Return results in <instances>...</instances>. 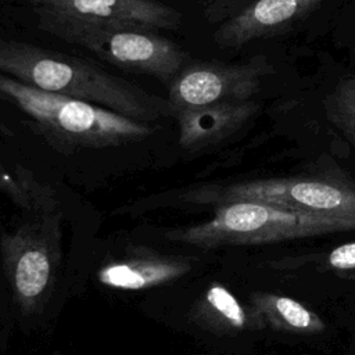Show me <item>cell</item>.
<instances>
[{
	"instance_id": "5",
	"label": "cell",
	"mask_w": 355,
	"mask_h": 355,
	"mask_svg": "<svg viewBox=\"0 0 355 355\" xmlns=\"http://www.w3.org/2000/svg\"><path fill=\"white\" fill-rule=\"evenodd\" d=\"M201 205L258 202L290 211L355 218V183L315 176L254 179L207 186L187 194Z\"/></svg>"
},
{
	"instance_id": "1",
	"label": "cell",
	"mask_w": 355,
	"mask_h": 355,
	"mask_svg": "<svg viewBox=\"0 0 355 355\" xmlns=\"http://www.w3.org/2000/svg\"><path fill=\"white\" fill-rule=\"evenodd\" d=\"M0 72L32 87L83 100L139 122L169 115L168 100L86 60L31 43L0 40Z\"/></svg>"
},
{
	"instance_id": "13",
	"label": "cell",
	"mask_w": 355,
	"mask_h": 355,
	"mask_svg": "<svg viewBox=\"0 0 355 355\" xmlns=\"http://www.w3.org/2000/svg\"><path fill=\"white\" fill-rule=\"evenodd\" d=\"M248 306L262 329L294 334H319L326 330L324 320L302 302L277 293L255 291Z\"/></svg>"
},
{
	"instance_id": "4",
	"label": "cell",
	"mask_w": 355,
	"mask_h": 355,
	"mask_svg": "<svg viewBox=\"0 0 355 355\" xmlns=\"http://www.w3.org/2000/svg\"><path fill=\"white\" fill-rule=\"evenodd\" d=\"M39 28L68 43L87 49L107 62L171 82L186 65L189 55L175 42L154 29L104 25L37 15Z\"/></svg>"
},
{
	"instance_id": "14",
	"label": "cell",
	"mask_w": 355,
	"mask_h": 355,
	"mask_svg": "<svg viewBox=\"0 0 355 355\" xmlns=\"http://www.w3.org/2000/svg\"><path fill=\"white\" fill-rule=\"evenodd\" d=\"M0 187L14 198L21 207L40 212L42 216H58L57 202L51 193L44 191L39 183L32 180L28 175L14 178L0 164Z\"/></svg>"
},
{
	"instance_id": "16",
	"label": "cell",
	"mask_w": 355,
	"mask_h": 355,
	"mask_svg": "<svg viewBox=\"0 0 355 355\" xmlns=\"http://www.w3.org/2000/svg\"><path fill=\"white\" fill-rule=\"evenodd\" d=\"M329 268L340 272L355 270V241H348L334 247L326 257Z\"/></svg>"
},
{
	"instance_id": "7",
	"label": "cell",
	"mask_w": 355,
	"mask_h": 355,
	"mask_svg": "<svg viewBox=\"0 0 355 355\" xmlns=\"http://www.w3.org/2000/svg\"><path fill=\"white\" fill-rule=\"evenodd\" d=\"M259 83L261 69L254 65L197 64L184 67L169 82V115L171 111L180 108L251 100Z\"/></svg>"
},
{
	"instance_id": "12",
	"label": "cell",
	"mask_w": 355,
	"mask_h": 355,
	"mask_svg": "<svg viewBox=\"0 0 355 355\" xmlns=\"http://www.w3.org/2000/svg\"><path fill=\"white\" fill-rule=\"evenodd\" d=\"M191 320L204 330L219 336H232L248 330H261L248 305L219 283L211 284L194 304Z\"/></svg>"
},
{
	"instance_id": "8",
	"label": "cell",
	"mask_w": 355,
	"mask_h": 355,
	"mask_svg": "<svg viewBox=\"0 0 355 355\" xmlns=\"http://www.w3.org/2000/svg\"><path fill=\"white\" fill-rule=\"evenodd\" d=\"M36 15H51L104 25L176 29L182 14L157 0H18Z\"/></svg>"
},
{
	"instance_id": "6",
	"label": "cell",
	"mask_w": 355,
	"mask_h": 355,
	"mask_svg": "<svg viewBox=\"0 0 355 355\" xmlns=\"http://www.w3.org/2000/svg\"><path fill=\"white\" fill-rule=\"evenodd\" d=\"M58 240V216H42L1 239L6 276L24 315L37 313L51 291L60 258Z\"/></svg>"
},
{
	"instance_id": "10",
	"label": "cell",
	"mask_w": 355,
	"mask_h": 355,
	"mask_svg": "<svg viewBox=\"0 0 355 355\" xmlns=\"http://www.w3.org/2000/svg\"><path fill=\"white\" fill-rule=\"evenodd\" d=\"M190 270L191 262L187 258L136 248L129 255L103 265L97 280L105 287L136 291L171 283Z\"/></svg>"
},
{
	"instance_id": "3",
	"label": "cell",
	"mask_w": 355,
	"mask_h": 355,
	"mask_svg": "<svg viewBox=\"0 0 355 355\" xmlns=\"http://www.w3.org/2000/svg\"><path fill=\"white\" fill-rule=\"evenodd\" d=\"M338 232H355V218L297 212L258 202H230L216 207L209 220L169 230L165 237L200 248H216L270 244Z\"/></svg>"
},
{
	"instance_id": "15",
	"label": "cell",
	"mask_w": 355,
	"mask_h": 355,
	"mask_svg": "<svg viewBox=\"0 0 355 355\" xmlns=\"http://www.w3.org/2000/svg\"><path fill=\"white\" fill-rule=\"evenodd\" d=\"M326 114L333 126L355 148V78L341 80L326 100Z\"/></svg>"
},
{
	"instance_id": "11",
	"label": "cell",
	"mask_w": 355,
	"mask_h": 355,
	"mask_svg": "<svg viewBox=\"0 0 355 355\" xmlns=\"http://www.w3.org/2000/svg\"><path fill=\"white\" fill-rule=\"evenodd\" d=\"M322 0H255L215 33L222 47H237L295 22Z\"/></svg>"
},
{
	"instance_id": "17",
	"label": "cell",
	"mask_w": 355,
	"mask_h": 355,
	"mask_svg": "<svg viewBox=\"0 0 355 355\" xmlns=\"http://www.w3.org/2000/svg\"><path fill=\"white\" fill-rule=\"evenodd\" d=\"M0 132L3 133V135H11V130L8 129V126L0 119Z\"/></svg>"
},
{
	"instance_id": "9",
	"label": "cell",
	"mask_w": 355,
	"mask_h": 355,
	"mask_svg": "<svg viewBox=\"0 0 355 355\" xmlns=\"http://www.w3.org/2000/svg\"><path fill=\"white\" fill-rule=\"evenodd\" d=\"M258 111L252 100L223 101L171 111L179 126V144L194 153L212 147L237 132Z\"/></svg>"
},
{
	"instance_id": "2",
	"label": "cell",
	"mask_w": 355,
	"mask_h": 355,
	"mask_svg": "<svg viewBox=\"0 0 355 355\" xmlns=\"http://www.w3.org/2000/svg\"><path fill=\"white\" fill-rule=\"evenodd\" d=\"M0 100L26 114L51 143L71 150L122 146L153 133L148 123L83 100L32 87L1 72Z\"/></svg>"
}]
</instances>
